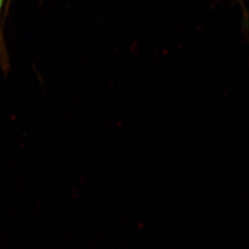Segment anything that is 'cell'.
I'll return each instance as SVG.
<instances>
[{
    "mask_svg": "<svg viewBox=\"0 0 249 249\" xmlns=\"http://www.w3.org/2000/svg\"><path fill=\"white\" fill-rule=\"evenodd\" d=\"M5 2L6 0H0V70L7 77L10 70V63H9V52L5 42L3 26H2V12L5 6Z\"/></svg>",
    "mask_w": 249,
    "mask_h": 249,
    "instance_id": "cell-1",
    "label": "cell"
}]
</instances>
